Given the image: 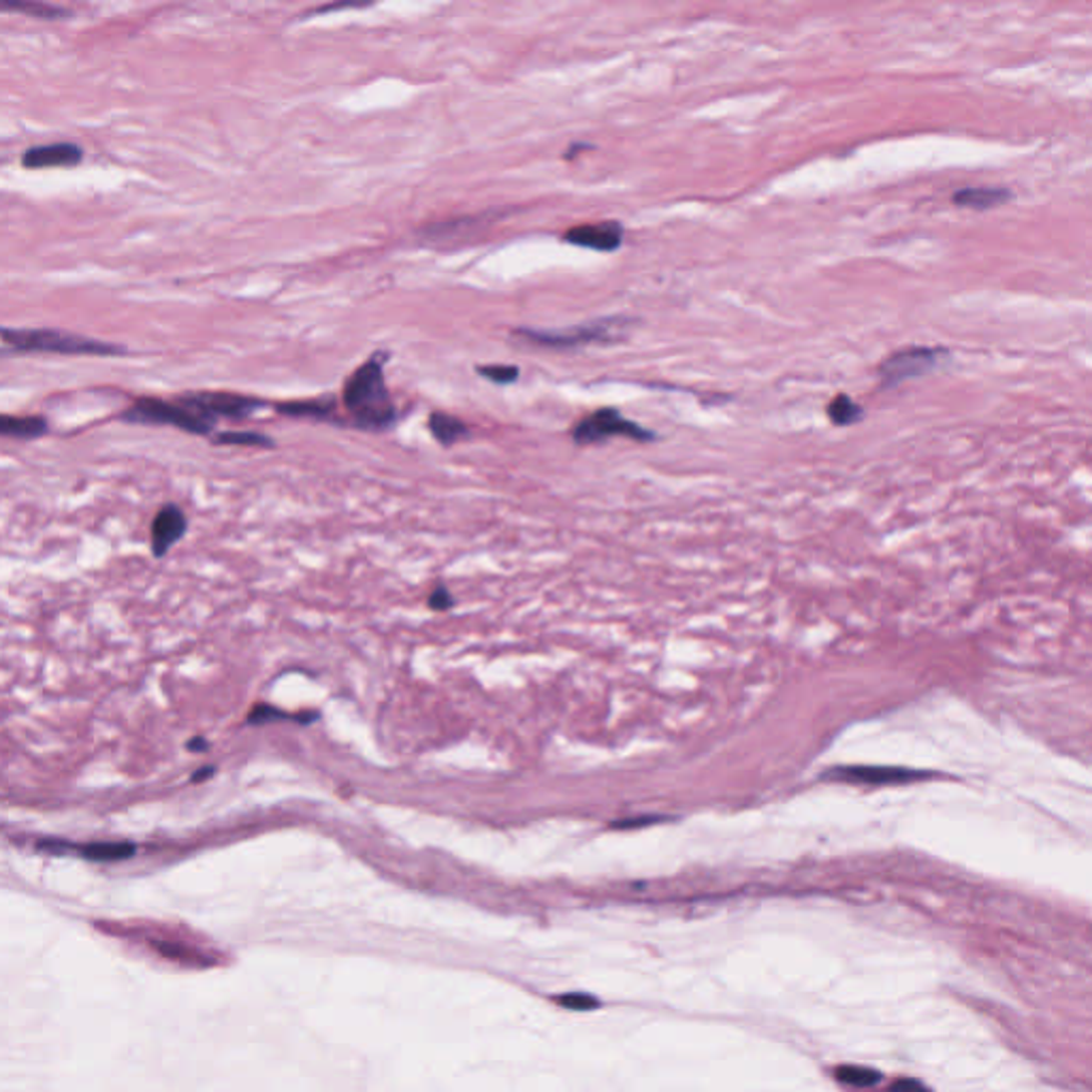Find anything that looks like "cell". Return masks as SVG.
Returning <instances> with one entry per match:
<instances>
[{
    "label": "cell",
    "instance_id": "cell-1",
    "mask_svg": "<svg viewBox=\"0 0 1092 1092\" xmlns=\"http://www.w3.org/2000/svg\"><path fill=\"white\" fill-rule=\"evenodd\" d=\"M386 355L376 352L344 384V406L361 429H386L395 421V406L384 382Z\"/></svg>",
    "mask_w": 1092,
    "mask_h": 1092
},
{
    "label": "cell",
    "instance_id": "cell-2",
    "mask_svg": "<svg viewBox=\"0 0 1092 1092\" xmlns=\"http://www.w3.org/2000/svg\"><path fill=\"white\" fill-rule=\"evenodd\" d=\"M3 344L15 352H52V355H92L115 357L124 355V348L109 342H100L83 335L66 333L58 329H3Z\"/></svg>",
    "mask_w": 1092,
    "mask_h": 1092
},
{
    "label": "cell",
    "instance_id": "cell-3",
    "mask_svg": "<svg viewBox=\"0 0 1092 1092\" xmlns=\"http://www.w3.org/2000/svg\"><path fill=\"white\" fill-rule=\"evenodd\" d=\"M124 421L128 423H145V425H171L181 431L206 435L212 431L214 421L197 414L195 410L187 408L184 403L164 401L156 397H141L132 403V406L122 414Z\"/></svg>",
    "mask_w": 1092,
    "mask_h": 1092
},
{
    "label": "cell",
    "instance_id": "cell-4",
    "mask_svg": "<svg viewBox=\"0 0 1092 1092\" xmlns=\"http://www.w3.org/2000/svg\"><path fill=\"white\" fill-rule=\"evenodd\" d=\"M621 321H600L585 327H575L568 331H516L518 338L531 342L535 346L547 348H577L587 344H607L619 338Z\"/></svg>",
    "mask_w": 1092,
    "mask_h": 1092
},
{
    "label": "cell",
    "instance_id": "cell-5",
    "mask_svg": "<svg viewBox=\"0 0 1092 1092\" xmlns=\"http://www.w3.org/2000/svg\"><path fill=\"white\" fill-rule=\"evenodd\" d=\"M615 435H624V438L632 440H653L651 431L628 421L626 416H621L613 408H600L598 412L585 416L573 431L577 444H598L615 438Z\"/></svg>",
    "mask_w": 1092,
    "mask_h": 1092
},
{
    "label": "cell",
    "instance_id": "cell-6",
    "mask_svg": "<svg viewBox=\"0 0 1092 1092\" xmlns=\"http://www.w3.org/2000/svg\"><path fill=\"white\" fill-rule=\"evenodd\" d=\"M948 357L944 348H927V346H912L889 355L881 367L879 378L883 386H896L904 380L920 378L924 374L933 372V369Z\"/></svg>",
    "mask_w": 1092,
    "mask_h": 1092
},
{
    "label": "cell",
    "instance_id": "cell-7",
    "mask_svg": "<svg viewBox=\"0 0 1092 1092\" xmlns=\"http://www.w3.org/2000/svg\"><path fill=\"white\" fill-rule=\"evenodd\" d=\"M935 777L933 772L900 766H836L824 772V779L858 785H904Z\"/></svg>",
    "mask_w": 1092,
    "mask_h": 1092
},
{
    "label": "cell",
    "instance_id": "cell-8",
    "mask_svg": "<svg viewBox=\"0 0 1092 1092\" xmlns=\"http://www.w3.org/2000/svg\"><path fill=\"white\" fill-rule=\"evenodd\" d=\"M179 403L195 410L204 418L216 421V418H246L248 414L255 412L263 406V401L248 397V395H235V393H189L177 397Z\"/></svg>",
    "mask_w": 1092,
    "mask_h": 1092
},
{
    "label": "cell",
    "instance_id": "cell-9",
    "mask_svg": "<svg viewBox=\"0 0 1092 1092\" xmlns=\"http://www.w3.org/2000/svg\"><path fill=\"white\" fill-rule=\"evenodd\" d=\"M566 242L598 252H613L624 242V229L619 223L579 225L566 233Z\"/></svg>",
    "mask_w": 1092,
    "mask_h": 1092
},
{
    "label": "cell",
    "instance_id": "cell-10",
    "mask_svg": "<svg viewBox=\"0 0 1092 1092\" xmlns=\"http://www.w3.org/2000/svg\"><path fill=\"white\" fill-rule=\"evenodd\" d=\"M83 158V149L71 141L28 147L22 164L26 169H49V166H75Z\"/></svg>",
    "mask_w": 1092,
    "mask_h": 1092
},
{
    "label": "cell",
    "instance_id": "cell-11",
    "mask_svg": "<svg viewBox=\"0 0 1092 1092\" xmlns=\"http://www.w3.org/2000/svg\"><path fill=\"white\" fill-rule=\"evenodd\" d=\"M187 531V516L177 506H164L152 523V551L162 558Z\"/></svg>",
    "mask_w": 1092,
    "mask_h": 1092
},
{
    "label": "cell",
    "instance_id": "cell-12",
    "mask_svg": "<svg viewBox=\"0 0 1092 1092\" xmlns=\"http://www.w3.org/2000/svg\"><path fill=\"white\" fill-rule=\"evenodd\" d=\"M952 199H954L956 208L990 210V208L1003 206L1005 201H1010L1012 193L1005 191V189H965V191L956 193Z\"/></svg>",
    "mask_w": 1092,
    "mask_h": 1092
},
{
    "label": "cell",
    "instance_id": "cell-13",
    "mask_svg": "<svg viewBox=\"0 0 1092 1092\" xmlns=\"http://www.w3.org/2000/svg\"><path fill=\"white\" fill-rule=\"evenodd\" d=\"M0 433L7 438H20V440H32L41 438L47 433V423L41 416H11L5 414L0 418Z\"/></svg>",
    "mask_w": 1092,
    "mask_h": 1092
},
{
    "label": "cell",
    "instance_id": "cell-14",
    "mask_svg": "<svg viewBox=\"0 0 1092 1092\" xmlns=\"http://www.w3.org/2000/svg\"><path fill=\"white\" fill-rule=\"evenodd\" d=\"M429 431L433 433V438L444 446L463 440L469 433L463 421H459L457 416H450L446 412H433L429 416Z\"/></svg>",
    "mask_w": 1092,
    "mask_h": 1092
},
{
    "label": "cell",
    "instance_id": "cell-15",
    "mask_svg": "<svg viewBox=\"0 0 1092 1092\" xmlns=\"http://www.w3.org/2000/svg\"><path fill=\"white\" fill-rule=\"evenodd\" d=\"M3 7L7 11H18V13L28 15V18H37V20H45V22H56V20L71 18L69 9L56 7V5H47V3H35V0H28V3H22V0H5Z\"/></svg>",
    "mask_w": 1092,
    "mask_h": 1092
},
{
    "label": "cell",
    "instance_id": "cell-16",
    "mask_svg": "<svg viewBox=\"0 0 1092 1092\" xmlns=\"http://www.w3.org/2000/svg\"><path fill=\"white\" fill-rule=\"evenodd\" d=\"M335 410L333 399H310V401H293V403H280L278 412L287 416H299V418H327Z\"/></svg>",
    "mask_w": 1092,
    "mask_h": 1092
},
{
    "label": "cell",
    "instance_id": "cell-17",
    "mask_svg": "<svg viewBox=\"0 0 1092 1092\" xmlns=\"http://www.w3.org/2000/svg\"><path fill=\"white\" fill-rule=\"evenodd\" d=\"M81 853L94 862H115V860L130 858V855L134 853V845L132 843H92V845L81 847Z\"/></svg>",
    "mask_w": 1092,
    "mask_h": 1092
},
{
    "label": "cell",
    "instance_id": "cell-18",
    "mask_svg": "<svg viewBox=\"0 0 1092 1092\" xmlns=\"http://www.w3.org/2000/svg\"><path fill=\"white\" fill-rule=\"evenodd\" d=\"M828 416H830V421L834 425H845L847 427V425H853V423L860 421L862 408L853 399H849L847 395H836L830 401V406H828Z\"/></svg>",
    "mask_w": 1092,
    "mask_h": 1092
},
{
    "label": "cell",
    "instance_id": "cell-19",
    "mask_svg": "<svg viewBox=\"0 0 1092 1092\" xmlns=\"http://www.w3.org/2000/svg\"><path fill=\"white\" fill-rule=\"evenodd\" d=\"M216 444L227 446H274V442L263 433L255 431H225L216 438Z\"/></svg>",
    "mask_w": 1092,
    "mask_h": 1092
},
{
    "label": "cell",
    "instance_id": "cell-20",
    "mask_svg": "<svg viewBox=\"0 0 1092 1092\" xmlns=\"http://www.w3.org/2000/svg\"><path fill=\"white\" fill-rule=\"evenodd\" d=\"M836 1078L851 1086H872L879 1082L881 1075L877 1071L862 1069V1067H843L836 1071Z\"/></svg>",
    "mask_w": 1092,
    "mask_h": 1092
},
{
    "label": "cell",
    "instance_id": "cell-21",
    "mask_svg": "<svg viewBox=\"0 0 1092 1092\" xmlns=\"http://www.w3.org/2000/svg\"><path fill=\"white\" fill-rule=\"evenodd\" d=\"M278 719H291V715L278 711L276 707H269V704H259V707H255L250 711L248 724L250 726H265V724H269V721H278Z\"/></svg>",
    "mask_w": 1092,
    "mask_h": 1092
},
{
    "label": "cell",
    "instance_id": "cell-22",
    "mask_svg": "<svg viewBox=\"0 0 1092 1092\" xmlns=\"http://www.w3.org/2000/svg\"><path fill=\"white\" fill-rule=\"evenodd\" d=\"M478 372L491 382H497V384H508V382H514L516 376H518V369L516 367H510V365H489V367H478Z\"/></svg>",
    "mask_w": 1092,
    "mask_h": 1092
},
{
    "label": "cell",
    "instance_id": "cell-23",
    "mask_svg": "<svg viewBox=\"0 0 1092 1092\" xmlns=\"http://www.w3.org/2000/svg\"><path fill=\"white\" fill-rule=\"evenodd\" d=\"M560 1001H562V1005L568 1007V1010H594V1007H598V1001L594 997L583 995V993L562 997Z\"/></svg>",
    "mask_w": 1092,
    "mask_h": 1092
},
{
    "label": "cell",
    "instance_id": "cell-24",
    "mask_svg": "<svg viewBox=\"0 0 1092 1092\" xmlns=\"http://www.w3.org/2000/svg\"><path fill=\"white\" fill-rule=\"evenodd\" d=\"M429 607L433 611H446L452 607V596L444 590V587H438L429 598Z\"/></svg>",
    "mask_w": 1092,
    "mask_h": 1092
},
{
    "label": "cell",
    "instance_id": "cell-25",
    "mask_svg": "<svg viewBox=\"0 0 1092 1092\" xmlns=\"http://www.w3.org/2000/svg\"><path fill=\"white\" fill-rule=\"evenodd\" d=\"M655 821H662V817H655V815H647V817H634V819H621V821H615L613 828H636V826H645V824H655Z\"/></svg>",
    "mask_w": 1092,
    "mask_h": 1092
},
{
    "label": "cell",
    "instance_id": "cell-26",
    "mask_svg": "<svg viewBox=\"0 0 1092 1092\" xmlns=\"http://www.w3.org/2000/svg\"><path fill=\"white\" fill-rule=\"evenodd\" d=\"M892 1092H929L927 1088H924L920 1082L916 1080H898L894 1086H892Z\"/></svg>",
    "mask_w": 1092,
    "mask_h": 1092
},
{
    "label": "cell",
    "instance_id": "cell-27",
    "mask_svg": "<svg viewBox=\"0 0 1092 1092\" xmlns=\"http://www.w3.org/2000/svg\"><path fill=\"white\" fill-rule=\"evenodd\" d=\"M187 747H189L191 751H206V749H208V741H206V738H193L191 743H187Z\"/></svg>",
    "mask_w": 1092,
    "mask_h": 1092
},
{
    "label": "cell",
    "instance_id": "cell-28",
    "mask_svg": "<svg viewBox=\"0 0 1092 1092\" xmlns=\"http://www.w3.org/2000/svg\"><path fill=\"white\" fill-rule=\"evenodd\" d=\"M210 775H214V766H208V768H201V770L197 772V775H195V779H193V781H195V783H199V781H204V779H208Z\"/></svg>",
    "mask_w": 1092,
    "mask_h": 1092
}]
</instances>
